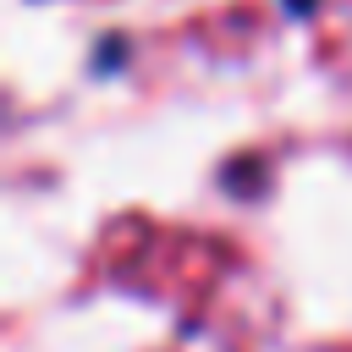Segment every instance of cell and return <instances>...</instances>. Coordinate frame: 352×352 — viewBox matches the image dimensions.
Returning <instances> with one entry per match:
<instances>
[{"label": "cell", "instance_id": "obj_1", "mask_svg": "<svg viewBox=\"0 0 352 352\" xmlns=\"http://www.w3.org/2000/svg\"><path fill=\"white\" fill-rule=\"evenodd\" d=\"M286 11H297V16H302V11H314V0H286Z\"/></svg>", "mask_w": 352, "mask_h": 352}]
</instances>
